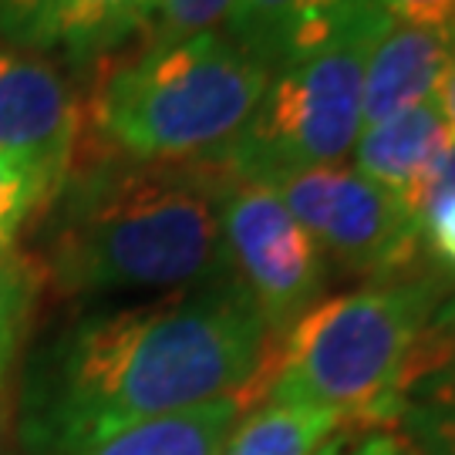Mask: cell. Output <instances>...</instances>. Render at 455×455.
Wrapping results in <instances>:
<instances>
[{
  "label": "cell",
  "instance_id": "9",
  "mask_svg": "<svg viewBox=\"0 0 455 455\" xmlns=\"http://www.w3.org/2000/svg\"><path fill=\"white\" fill-rule=\"evenodd\" d=\"M385 17L378 0H236L223 34L270 75Z\"/></svg>",
  "mask_w": 455,
  "mask_h": 455
},
{
  "label": "cell",
  "instance_id": "12",
  "mask_svg": "<svg viewBox=\"0 0 455 455\" xmlns=\"http://www.w3.org/2000/svg\"><path fill=\"white\" fill-rule=\"evenodd\" d=\"M240 419H243L240 402L220 398L189 411L132 425L112 439L95 442L71 455H220Z\"/></svg>",
  "mask_w": 455,
  "mask_h": 455
},
{
  "label": "cell",
  "instance_id": "13",
  "mask_svg": "<svg viewBox=\"0 0 455 455\" xmlns=\"http://www.w3.org/2000/svg\"><path fill=\"white\" fill-rule=\"evenodd\" d=\"M159 0H58L51 48H61L71 61H95L125 44L135 31H146Z\"/></svg>",
  "mask_w": 455,
  "mask_h": 455
},
{
  "label": "cell",
  "instance_id": "19",
  "mask_svg": "<svg viewBox=\"0 0 455 455\" xmlns=\"http://www.w3.org/2000/svg\"><path fill=\"white\" fill-rule=\"evenodd\" d=\"M402 442L405 435L398 432V425L341 422L317 445L314 455H395Z\"/></svg>",
  "mask_w": 455,
  "mask_h": 455
},
{
  "label": "cell",
  "instance_id": "8",
  "mask_svg": "<svg viewBox=\"0 0 455 455\" xmlns=\"http://www.w3.org/2000/svg\"><path fill=\"white\" fill-rule=\"evenodd\" d=\"M82 146V105L51 65L0 51V152L31 159L65 182Z\"/></svg>",
  "mask_w": 455,
  "mask_h": 455
},
{
  "label": "cell",
  "instance_id": "1",
  "mask_svg": "<svg viewBox=\"0 0 455 455\" xmlns=\"http://www.w3.org/2000/svg\"><path fill=\"white\" fill-rule=\"evenodd\" d=\"M270 331L229 276L146 307L95 314L31 358L17 405L24 455H71L132 425L236 398L253 411Z\"/></svg>",
  "mask_w": 455,
  "mask_h": 455
},
{
  "label": "cell",
  "instance_id": "6",
  "mask_svg": "<svg viewBox=\"0 0 455 455\" xmlns=\"http://www.w3.org/2000/svg\"><path fill=\"white\" fill-rule=\"evenodd\" d=\"M270 189L344 274L381 280L415 267L422 246L419 216L355 165L304 169L270 182Z\"/></svg>",
  "mask_w": 455,
  "mask_h": 455
},
{
  "label": "cell",
  "instance_id": "21",
  "mask_svg": "<svg viewBox=\"0 0 455 455\" xmlns=\"http://www.w3.org/2000/svg\"><path fill=\"white\" fill-rule=\"evenodd\" d=\"M408 405L455 411V355L452 358H445L439 368H432L425 378H419V381L405 391L402 408H408Z\"/></svg>",
  "mask_w": 455,
  "mask_h": 455
},
{
  "label": "cell",
  "instance_id": "3",
  "mask_svg": "<svg viewBox=\"0 0 455 455\" xmlns=\"http://www.w3.org/2000/svg\"><path fill=\"white\" fill-rule=\"evenodd\" d=\"M445 300L449 276L419 267L317 300L270 338L260 405H307L338 411L344 422L395 425L411 351Z\"/></svg>",
  "mask_w": 455,
  "mask_h": 455
},
{
  "label": "cell",
  "instance_id": "10",
  "mask_svg": "<svg viewBox=\"0 0 455 455\" xmlns=\"http://www.w3.org/2000/svg\"><path fill=\"white\" fill-rule=\"evenodd\" d=\"M452 58V41L439 24L391 17L368 51L361 88V129L381 125L435 98Z\"/></svg>",
  "mask_w": 455,
  "mask_h": 455
},
{
  "label": "cell",
  "instance_id": "24",
  "mask_svg": "<svg viewBox=\"0 0 455 455\" xmlns=\"http://www.w3.org/2000/svg\"><path fill=\"white\" fill-rule=\"evenodd\" d=\"M435 98H439V108L445 115V122H449V129L455 132V58L452 65H449V71H445V78H442Z\"/></svg>",
  "mask_w": 455,
  "mask_h": 455
},
{
  "label": "cell",
  "instance_id": "27",
  "mask_svg": "<svg viewBox=\"0 0 455 455\" xmlns=\"http://www.w3.org/2000/svg\"><path fill=\"white\" fill-rule=\"evenodd\" d=\"M439 28H442L445 34H449V41H452V48H455V11H452L449 17H445V20H442Z\"/></svg>",
  "mask_w": 455,
  "mask_h": 455
},
{
  "label": "cell",
  "instance_id": "16",
  "mask_svg": "<svg viewBox=\"0 0 455 455\" xmlns=\"http://www.w3.org/2000/svg\"><path fill=\"white\" fill-rule=\"evenodd\" d=\"M233 4L236 0H159L156 14L148 20L146 44H169L193 34L220 31Z\"/></svg>",
  "mask_w": 455,
  "mask_h": 455
},
{
  "label": "cell",
  "instance_id": "22",
  "mask_svg": "<svg viewBox=\"0 0 455 455\" xmlns=\"http://www.w3.org/2000/svg\"><path fill=\"white\" fill-rule=\"evenodd\" d=\"M445 196H455V139L439 156V163L428 169V176L415 186V193L405 199V206L422 220V212L428 210L432 203L445 199Z\"/></svg>",
  "mask_w": 455,
  "mask_h": 455
},
{
  "label": "cell",
  "instance_id": "7",
  "mask_svg": "<svg viewBox=\"0 0 455 455\" xmlns=\"http://www.w3.org/2000/svg\"><path fill=\"white\" fill-rule=\"evenodd\" d=\"M220 229L229 280L250 297L270 338L321 300L327 257L270 186L223 172Z\"/></svg>",
  "mask_w": 455,
  "mask_h": 455
},
{
  "label": "cell",
  "instance_id": "2",
  "mask_svg": "<svg viewBox=\"0 0 455 455\" xmlns=\"http://www.w3.org/2000/svg\"><path fill=\"white\" fill-rule=\"evenodd\" d=\"M223 169L88 156L48 206L41 274L68 297L196 291L227 274Z\"/></svg>",
  "mask_w": 455,
  "mask_h": 455
},
{
  "label": "cell",
  "instance_id": "25",
  "mask_svg": "<svg viewBox=\"0 0 455 455\" xmlns=\"http://www.w3.org/2000/svg\"><path fill=\"white\" fill-rule=\"evenodd\" d=\"M432 327L439 331L445 341L452 344V355H455V293H449V300L435 310V317H432Z\"/></svg>",
  "mask_w": 455,
  "mask_h": 455
},
{
  "label": "cell",
  "instance_id": "28",
  "mask_svg": "<svg viewBox=\"0 0 455 455\" xmlns=\"http://www.w3.org/2000/svg\"><path fill=\"white\" fill-rule=\"evenodd\" d=\"M395 455H422V452H419V449H415V445H411V442H402V449H398V452H395Z\"/></svg>",
  "mask_w": 455,
  "mask_h": 455
},
{
  "label": "cell",
  "instance_id": "17",
  "mask_svg": "<svg viewBox=\"0 0 455 455\" xmlns=\"http://www.w3.org/2000/svg\"><path fill=\"white\" fill-rule=\"evenodd\" d=\"M58 0H0V34L14 44L51 48Z\"/></svg>",
  "mask_w": 455,
  "mask_h": 455
},
{
  "label": "cell",
  "instance_id": "18",
  "mask_svg": "<svg viewBox=\"0 0 455 455\" xmlns=\"http://www.w3.org/2000/svg\"><path fill=\"white\" fill-rule=\"evenodd\" d=\"M395 425L422 455H455V411L408 405Z\"/></svg>",
  "mask_w": 455,
  "mask_h": 455
},
{
  "label": "cell",
  "instance_id": "4",
  "mask_svg": "<svg viewBox=\"0 0 455 455\" xmlns=\"http://www.w3.org/2000/svg\"><path fill=\"white\" fill-rule=\"evenodd\" d=\"M270 71L223 31L142 44L98 75L84 105L88 156L203 163L246 125Z\"/></svg>",
  "mask_w": 455,
  "mask_h": 455
},
{
  "label": "cell",
  "instance_id": "14",
  "mask_svg": "<svg viewBox=\"0 0 455 455\" xmlns=\"http://www.w3.org/2000/svg\"><path fill=\"white\" fill-rule=\"evenodd\" d=\"M41 283V263L24 257L14 246H0V388L28 334Z\"/></svg>",
  "mask_w": 455,
  "mask_h": 455
},
{
  "label": "cell",
  "instance_id": "26",
  "mask_svg": "<svg viewBox=\"0 0 455 455\" xmlns=\"http://www.w3.org/2000/svg\"><path fill=\"white\" fill-rule=\"evenodd\" d=\"M0 455H7V408L0 402Z\"/></svg>",
  "mask_w": 455,
  "mask_h": 455
},
{
  "label": "cell",
  "instance_id": "11",
  "mask_svg": "<svg viewBox=\"0 0 455 455\" xmlns=\"http://www.w3.org/2000/svg\"><path fill=\"white\" fill-rule=\"evenodd\" d=\"M452 139L455 132L442 115L439 98H428L381 125L361 129L351 156L361 176L385 186L405 203L415 193V186L428 176V169L439 163V156Z\"/></svg>",
  "mask_w": 455,
  "mask_h": 455
},
{
  "label": "cell",
  "instance_id": "15",
  "mask_svg": "<svg viewBox=\"0 0 455 455\" xmlns=\"http://www.w3.org/2000/svg\"><path fill=\"white\" fill-rule=\"evenodd\" d=\"M61 180H54L48 169L31 159L0 152V246H11L20 227L48 210Z\"/></svg>",
  "mask_w": 455,
  "mask_h": 455
},
{
  "label": "cell",
  "instance_id": "5",
  "mask_svg": "<svg viewBox=\"0 0 455 455\" xmlns=\"http://www.w3.org/2000/svg\"><path fill=\"white\" fill-rule=\"evenodd\" d=\"M391 17H374L334 44L270 75L246 125L212 156L227 176L270 182L338 165L361 135V88L374 37Z\"/></svg>",
  "mask_w": 455,
  "mask_h": 455
},
{
  "label": "cell",
  "instance_id": "20",
  "mask_svg": "<svg viewBox=\"0 0 455 455\" xmlns=\"http://www.w3.org/2000/svg\"><path fill=\"white\" fill-rule=\"evenodd\" d=\"M422 246L442 274H455V196H445L422 212Z\"/></svg>",
  "mask_w": 455,
  "mask_h": 455
},
{
  "label": "cell",
  "instance_id": "23",
  "mask_svg": "<svg viewBox=\"0 0 455 455\" xmlns=\"http://www.w3.org/2000/svg\"><path fill=\"white\" fill-rule=\"evenodd\" d=\"M378 4L395 20H415V24H442L455 11V0H378Z\"/></svg>",
  "mask_w": 455,
  "mask_h": 455
}]
</instances>
